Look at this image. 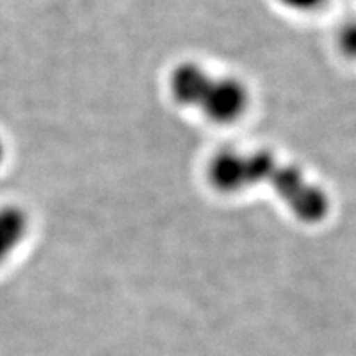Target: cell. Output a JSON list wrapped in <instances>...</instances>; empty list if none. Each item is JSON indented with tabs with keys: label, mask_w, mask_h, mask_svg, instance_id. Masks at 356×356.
Returning <instances> with one entry per match:
<instances>
[{
	"label": "cell",
	"mask_w": 356,
	"mask_h": 356,
	"mask_svg": "<svg viewBox=\"0 0 356 356\" xmlns=\"http://www.w3.org/2000/svg\"><path fill=\"white\" fill-rule=\"evenodd\" d=\"M207 173L213 188L222 193L267 186L297 220L309 225L323 221L330 213L327 191L299 167L280 162L269 150H221L213 155Z\"/></svg>",
	"instance_id": "cell-1"
},
{
	"label": "cell",
	"mask_w": 356,
	"mask_h": 356,
	"mask_svg": "<svg viewBox=\"0 0 356 356\" xmlns=\"http://www.w3.org/2000/svg\"><path fill=\"white\" fill-rule=\"evenodd\" d=\"M170 92L178 104L198 111L216 124L238 121L249 106V92L243 81L210 73L204 66L191 61L173 68Z\"/></svg>",
	"instance_id": "cell-2"
},
{
	"label": "cell",
	"mask_w": 356,
	"mask_h": 356,
	"mask_svg": "<svg viewBox=\"0 0 356 356\" xmlns=\"http://www.w3.org/2000/svg\"><path fill=\"white\" fill-rule=\"evenodd\" d=\"M30 220L24 208L17 204L0 207V266L15 254L29 234Z\"/></svg>",
	"instance_id": "cell-3"
},
{
	"label": "cell",
	"mask_w": 356,
	"mask_h": 356,
	"mask_svg": "<svg viewBox=\"0 0 356 356\" xmlns=\"http://www.w3.org/2000/svg\"><path fill=\"white\" fill-rule=\"evenodd\" d=\"M338 47L345 56L356 60V20L341 26L338 33Z\"/></svg>",
	"instance_id": "cell-4"
},
{
	"label": "cell",
	"mask_w": 356,
	"mask_h": 356,
	"mask_svg": "<svg viewBox=\"0 0 356 356\" xmlns=\"http://www.w3.org/2000/svg\"><path fill=\"white\" fill-rule=\"evenodd\" d=\"M284 7L293 12H312L317 10L327 0H279Z\"/></svg>",
	"instance_id": "cell-5"
},
{
	"label": "cell",
	"mask_w": 356,
	"mask_h": 356,
	"mask_svg": "<svg viewBox=\"0 0 356 356\" xmlns=\"http://www.w3.org/2000/svg\"><path fill=\"white\" fill-rule=\"evenodd\" d=\"M3 157H6V145H3L2 139H0V165H2Z\"/></svg>",
	"instance_id": "cell-6"
}]
</instances>
